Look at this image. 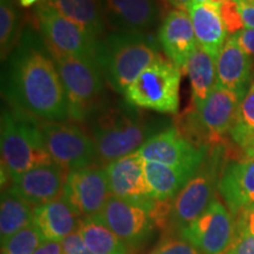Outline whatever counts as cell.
<instances>
[{
  "instance_id": "6da1fadb",
  "label": "cell",
  "mask_w": 254,
  "mask_h": 254,
  "mask_svg": "<svg viewBox=\"0 0 254 254\" xmlns=\"http://www.w3.org/2000/svg\"><path fill=\"white\" fill-rule=\"evenodd\" d=\"M2 91L12 107L39 120L67 122L68 101L45 40L26 30L7 59Z\"/></svg>"
},
{
  "instance_id": "3957f363",
  "label": "cell",
  "mask_w": 254,
  "mask_h": 254,
  "mask_svg": "<svg viewBox=\"0 0 254 254\" xmlns=\"http://www.w3.org/2000/svg\"><path fill=\"white\" fill-rule=\"evenodd\" d=\"M158 57L157 41L145 32L112 31L98 39L94 58L110 87L125 94Z\"/></svg>"
},
{
  "instance_id": "484cf974",
  "label": "cell",
  "mask_w": 254,
  "mask_h": 254,
  "mask_svg": "<svg viewBox=\"0 0 254 254\" xmlns=\"http://www.w3.org/2000/svg\"><path fill=\"white\" fill-rule=\"evenodd\" d=\"M79 232L93 254H128L125 244L97 219H82Z\"/></svg>"
},
{
  "instance_id": "8d00e7d4",
  "label": "cell",
  "mask_w": 254,
  "mask_h": 254,
  "mask_svg": "<svg viewBox=\"0 0 254 254\" xmlns=\"http://www.w3.org/2000/svg\"><path fill=\"white\" fill-rule=\"evenodd\" d=\"M240 11L244 26L254 30V5H240Z\"/></svg>"
},
{
  "instance_id": "74e56055",
  "label": "cell",
  "mask_w": 254,
  "mask_h": 254,
  "mask_svg": "<svg viewBox=\"0 0 254 254\" xmlns=\"http://www.w3.org/2000/svg\"><path fill=\"white\" fill-rule=\"evenodd\" d=\"M239 147L244 151L246 158H254V133H252Z\"/></svg>"
},
{
  "instance_id": "8992f818",
  "label": "cell",
  "mask_w": 254,
  "mask_h": 254,
  "mask_svg": "<svg viewBox=\"0 0 254 254\" xmlns=\"http://www.w3.org/2000/svg\"><path fill=\"white\" fill-rule=\"evenodd\" d=\"M224 148L221 144L208 148L204 163L195 176L186 184L172 200L168 226L172 231L182 232L204 213L214 199L215 187L224 170Z\"/></svg>"
},
{
  "instance_id": "44dd1931",
  "label": "cell",
  "mask_w": 254,
  "mask_h": 254,
  "mask_svg": "<svg viewBox=\"0 0 254 254\" xmlns=\"http://www.w3.org/2000/svg\"><path fill=\"white\" fill-rule=\"evenodd\" d=\"M187 12L192 20L198 45L217 60L228 33L220 15V7L211 2H202L190 5Z\"/></svg>"
},
{
  "instance_id": "603a6c76",
  "label": "cell",
  "mask_w": 254,
  "mask_h": 254,
  "mask_svg": "<svg viewBox=\"0 0 254 254\" xmlns=\"http://www.w3.org/2000/svg\"><path fill=\"white\" fill-rule=\"evenodd\" d=\"M60 14L84 28L95 39L104 36L105 21L101 0H45Z\"/></svg>"
},
{
  "instance_id": "7c38bea8",
  "label": "cell",
  "mask_w": 254,
  "mask_h": 254,
  "mask_svg": "<svg viewBox=\"0 0 254 254\" xmlns=\"http://www.w3.org/2000/svg\"><path fill=\"white\" fill-rule=\"evenodd\" d=\"M129 247H138L150 236L152 218L150 211L135 202L112 195L97 217Z\"/></svg>"
},
{
  "instance_id": "f35d334b",
  "label": "cell",
  "mask_w": 254,
  "mask_h": 254,
  "mask_svg": "<svg viewBox=\"0 0 254 254\" xmlns=\"http://www.w3.org/2000/svg\"><path fill=\"white\" fill-rule=\"evenodd\" d=\"M164 1L176 7V9H183V11L189 9L190 5L192 4V0H164Z\"/></svg>"
},
{
  "instance_id": "7a4b0ae2",
  "label": "cell",
  "mask_w": 254,
  "mask_h": 254,
  "mask_svg": "<svg viewBox=\"0 0 254 254\" xmlns=\"http://www.w3.org/2000/svg\"><path fill=\"white\" fill-rule=\"evenodd\" d=\"M87 123L98 160L106 165L139 151L166 125L163 120L145 116L131 104L111 105L107 101Z\"/></svg>"
},
{
  "instance_id": "ac0fdd59",
  "label": "cell",
  "mask_w": 254,
  "mask_h": 254,
  "mask_svg": "<svg viewBox=\"0 0 254 254\" xmlns=\"http://www.w3.org/2000/svg\"><path fill=\"white\" fill-rule=\"evenodd\" d=\"M218 190L233 218L254 206V158L224 166Z\"/></svg>"
},
{
  "instance_id": "f546056e",
  "label": "cell",
  "mask_w": 254,
  "mask_h": 254,
  "mask_svg": "<svg viewBox=\"0 0 254 254\" xmlns=\"http://www.w3.org/2000/svg\"><path fill=\"white\" fill-rule=\"evenodd\" d=\"M220 15L227 32L232 36L243 31V28L245 27L241 17L240 5L234 0H228L220 6Z\"/></svg>"
},
{
  "instance_id": "d590c367",
  "label": "cell",
  "mask_w": 254,
  "mask_h": 254,
  "mask_svg": "<svg viewBox=\"0 0 254 254\" xmlns=\"http://www.w3.org/2000/svg\"><path fill=\"white\" fill-rule=\"evenodd\" d=\"M33 254H63V246L59 241H44Z\"/></svg>"
},
{
  "instance_id": "5bb4252c",
  "label": "cell",
  "mask_w": 254,
  "mask_h": 254,
  "mask_svg": "<svg viewBox=\"0 0 254 254\" xmlns=\"http://www.w3.org/2000/svg\"><path fill=\"white\" fill-rule=\"evenodd\" d=\"M144 164L145 160L136 151L107 164L105 170L112 195L144 206L151 212L157 200L152 198L146 182Z\"/></svg>"
},
{
  "instance_id": "d4e9b609",
  "label": "cell",
  "mask_w": 254,
  "mask_h": 254,
  "mask_svg": "<svg viewBox=\"0 0 254 254\" xmlns=\"http://www.w3.org/2000/svg\"><path fill=\"white\" fill-rule=\"evenodd\" d=\"M33 206L11 192L2 190L0 204V238L1 244L34 221Z\"/></svg>"
},
{
  "instance_id": "2e32d148",
  "label": "cell",
  "mask_w": 254,
  "mask_h": 254,
  "mask_svg": "<svg viewBox=\"0 0 254 254\" xmlns=\"http://www.w3.org/2000/svg\"><path fill=\"white\" fill-rule=\"evenodd\" d=\"M101 7L106 25L113 31H150L161 15L157 0H101Z\"/></svg>"
},
{
  "instance_id": "ffe728a7",
  "label": "cell",
  "mask_w": 254,
  "mask_h": 254,
  "mask_svg": "<svg viewBox=\"0 0 254 254\" xmlns=\"http://www.w3.org/2000/svg\"><path fill=\"white\" fill-rule=\"evenodd\" d=\"M81 215L64 196L34 209V225L45 241H62L79 231Z\"/></svg>"
},
{
  "instance_id": "4fadbf2b",
  "label": "cell",
  "mask_w": 254,
  "mask_h": 254,
  "mask_svg": "<svg viewBox=\"0 0 254 254\" xmlns=\"http://www.w3.org/2000/svg\"><path fill=\"white\" fill-rule=\"evenodd\" d=\"M64 196L84 218H94L112 196L106 170L86 167L68 172Z\"/></svg>"
},
{
  "instance_id": "e575fe53",
  "label": "cell",
  "mask_w": 254,
  "mask_h": 254,
  "mask_svg": "<svg viewBox=\"0 0 254 254\" xmlns=\"http://www.w3.org/2000/svg\"><path fill=\"white\" fill-rule=\"evenodd\" d=\"M234 37L241 49L245 51L249 57H254V30L245 28L234 34Z\"/></svg>"
},
{
  "instance_id": "836d02e7",
  "label": "cell",
  "mask_w": 254,
  "mask_h": 254,
  "mask_svg": "<svg viewBox=\"0 0 254 254\" xmlns=\"http://www.w3.org/2000/svg\"><path fill=\"white\" fill-rule=\"evenodd\" d=\"M234 221L236 231H244L254 236V206L234 218Z\"/></svg>"
},
{
  "instance_id": "52a82bcc",
  "label": "cell",
  "mask_w": 254,
  "mask_h": 254,
  "mask_svg": "<svg viewBox=\"0 0 254 254\" xmlns=\"http://www.w3.org/2000/svg\"><path fill=\"white\" fill-rule=\"evenodd\" d=\"M182 71L172 62L158 57L125 92L128 104L158 113L177 114Z\"/></svg>"
},
{
  "instance_id": "4316f807",
  "label": "cell",
  "mask_w": 254,
  "mask_h": 254,
  "mask_svg": "<svg viewBox=\"0 0 254 254\" xmlns=\"http://www.w3.org/2000/svg\"><path fill=\"white\" fill-rule=\"evenodd\" d=\"M21 36L20 14L14 0H0V52L2 62L13 53Z\"/></svg>"
},
{
  "instance_id": "d6a6232c",
  "label": "cell",
  "mask_w": 254,
  "mask_h": 254,
  "mask_svg": "<svg viewBox=\"0 0 254 254\" xmlns=\"http://www.w3.org/2000/svg\"><path fill=\"white\" fill-rule=\"evenodd\" d=\"M63 254H93L88 249L80 232L77 231L62 240Z\"/></svg>"
},
{
  "instance_id": "e0dca14e",
  "label": "cell",
  "mask_w": 254,
  "mask_h": 254,
  "mask_svg": "<svg viewBox=\"0 0 254 254\" xmlns=\"http://www.w3.org/2000/svg\"><path fill=\"white\" fill-rule=\"evenodd\" d=\"M158 41L168 59L180 71H185L190 56L198 47L189 12L183 9L168 12L158 31Z\"/></svg>"
},
{
  "instance_id": "30bf717a",
  "label": "cell",
  "mask_w": 254,
  "mask_h": 254,
  "mask_svg": "<svg viewBox=\"0 0 254 254\" xmlns=\"http://www.w3.org/2000/svg\"><path fill=\"white\" fill-rule=\"evenodd\" d=\"M179 234L201 254H226L236 236V221L221 201L214 198L204 213Z\"/></svg>"
},
{
  "instance_id": "7bdbcfd3",
  "label": "cell",
  "mask_w": 254,
  "mask_h": 254,
  "mask_svg": "<svg viewBox=\"0 0 254 254\" xmlns=\"http://www.w3.org/2000/svg\"><path fill=\"white\" fill-rule=\"evenodd\" d=\"M202 2H208V0H192V4H202Z\"/></svg>"
},
{
  "instance_id": "cb8c5ba5",
  "label": "cell",
  "mask_w": 254,
  "mask_h": 254,
  "mask_svg": "<svg viewBox=\"0 0 254 254\" xmlns=\"http://www.w3.org/2000/svg\"><path fill=\"white\" fill-rule=\"evenodd\" d=\"M189 75L192 100L195 107L201 105L217 85L215 60L198 45L187 63L185 71Z\"/></svg>"
},
{
  "instance_id": "ab89813d",
  "label": "cell",
  "mask_w": 254,
  "mask_h": 254,
  "mask_svg": "<svg viewBox=\"0 0 254 254\" xmlns=\"http://www.w3.org/2000/svg\"><path fill=\"white\" fill-rule=\"evenodd\" d=\"M19 4H20L23 7H30V6H33V5H38L41 0H18Z\"/></svg>"
},
{
  "instance_id": "4dcf8cb0",
  "label": "cell",
  "mask_w": 254,
  "mask_h": 254,
  "mask_svg": "<svg viewBox=\"0 0 254 254\" xmlns=\"http://www.w3.org/2000/svg\"><path fill=\"white\" fill-rule=\"evenodd\" d=\"M151 254H201L186 240L167 239L159 244Z\"/></svg>"
},
{
  "instance_id": "1f68e13d",
  "label": "cell",
  "mask_w": 254,
  "mask_h": 254,
  "mask_svg": "<svg viewBox=\"0 0 254 254\" xmlns=\"http://www.w3.org/2000/svg\"><path fill=\"white\" fill-rule=\"evenodd\" d=\"M226 254H254V236L244 231H236L233 244Z\"/></svg>"
},
{
  "instance_id": "8fae6325",
  "label": "cell",
  "mask_w": 254,
  "mask_h": 254,
  "mask_svg": "<svg viewBox=\"0 0 254 254\" xmlns=\"http://www.w3.org/2000/svg\"><path fill=\"white\" fill-rule=\"evenodd\" d=\"M208 148L192 144L173 127L152 136L138 152L145 161L198 172L207 155Z\"/></svg>"
},
{
  "instance_id": "60d3db41",
  "label": "cell",
  "mask_w": 254,
  "mask_h": 254,
  "mask_svg": "<svg viewBox=\"0 0 254 254\" xmlns=\"http://www.w3.org/2000/svg\"><path fill=\"white\" fill-rule=\"evenodd\" d=\"M239 5H254V0H234Z\"/></svg>"
},
{
  "instance_id": "5b68a950",
  "label": "cell",
  "mask_w": 254,
  "mask_h": 254,
  "mask_svg": "<svg viewBox=\"0 0 254 254\" xmlns=\"http://www.w3.org/2000/svg\"><path fill=\"white\" fill-rule=\"evenodd\" d=\"M51 52V51H50ZM68 101L69 119L86 123L106 103L105 77L94 58L51 52Z\"/></svg>"
},
{
  "instance_id": "7402d4cb",
  "label": "cell",
  "mask_w": 254,
  "mask_h": 254,
  "mask_svg": "<svg viewBox=\"0 0 254 254\" xmlns=\"http://www.w3.org/2000/svg\"><path fill=\"white\" fill-rule=\"evenodd\" d=\"M144 167L151 195L157 201L174 199L196 173L153 161H145Z\"/></svg>"
},
{
  "instance_id": "83f0119b",
  "label": "cell",
  "mask_w": 254,
  "mask_h": 254,
  "mask_svg": "<svg viewBox=\"0 0 254 254\" xmlns=\"http://www.w3.org/2000/svg\"><path fill=\"white\" fill-rule=\"evenodd\" d=\"M254 133V84H252L240 101L237 119L230 134L232 140L240 146Z\"/></svg>"
},
{
  "instance_id": "b9f144b4",
  "label": "cell",
  "mask_w": 254,
  "mask_h": 254,
  "mask_svg": "<svg viewBox=\"0 0 254 254\" xmlns=\"http://www.w3.org/2000/svg\"><path fill=\"white\" fill-rule=\"evenodd\" d=\"M226 1H228V0H208V2H211V4H213L215 6H219V7H220L222 4H225Z\"/></svg>"
},
{
  "instance_id": "9c48e42d",
  "label": "cell",
  "mask_w": 254,
  "mask_h": 254,
  "mask_svg": "<svg viewBox=\"0 0 254 254\" xmlns=\"http://www.w3.org/2000/svg\"><path fill=\"white\" fill-rule=\"evenodd\" d=\"M33 14L37 30L51 52L94 58L98 39L60 14L49 2L41 0Z\"/></svg>"
},
{
  "instance_id": "9a60e30c",
  "label": "cell",
  "mask_w": 254,
  "mask_h": 254,
  "mask_svg": "<svg viewBox=\"0 0 254 254\" xmlns=\"http://www.w3.org/2000/svg\"><path fill=\"white\" fill-rule=\"evenodd\" d=\"M67 174L68 171L56 163L41 165L12 178L7 190L36 208L64 194Z\"/></svg>"
},
{
  "instance_id": "277c9868",
  "label": "cell",
  "mask_w": 254,
  "mask_h": 254,
  "mask_svg": "<svg viewBox=\"0 0 254 254\" xmlns=\"http://www.w3.org/2000/svg\"><path fill=\"white\" fill-rule=\"evenodd\" d=\"M0 147L1 168L9 179L34 167L55 163L44 142L38 119L12 106L1 111Z\"/></svg>"
},
{
  "instance_id": "f1b7e54d",
  "label": "cell",
  "mask_w": 254,
  "mask_h": 254,
  "mask_svg": "<svg viewBox=\"0 0 254 254\" xmlns=\"http://www.w3.org/2000/svg\"><path fill=\"white\" fill-rule=\"evenodd\" d=\"M44 241L40 231L32 222L1 244V254H33Z\"/></svg>"
},
{
  "instance_id": "ba28073f",
  "label": "cell",
  "mask_w": 254,
  "mask_h": 254,
  "mask_svg": "<svg viewBox=\"0 0 254 254\" xmlns=\"http://www.w3.org/2000/svg\"><path fill=\"white\" fill-rule=\"evenodd\" d=\"M38 124L51 158L66 171L91 167L98 160L93 139L78 124L39 119Z\"/></svg>"
},
{
  "instance_id": "d6986e66",
  "label": "cell",
  "mask_w": 254,
  "mask_h": 254,
  "mask_svg": "<svg viewBox=\"0 0 254 254\" xmlns=\"http://www.w3.org/2000/svg\"><path fill=\"white\" fill-rule=\"evenodd\" d=\"M215 68L217 84L234 92L243 99L250 88L252 62L234 36L227 38L215 60Z\"/></svg>"
}]
</instances>
